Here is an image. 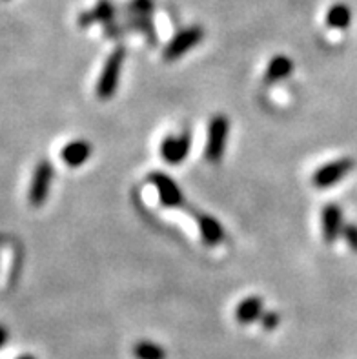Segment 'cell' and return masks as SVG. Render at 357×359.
I'll return each instance as SVG.
<instances>
[{"instance_id": "10", "label": "cell", "mask_w": 357, "mask_h": 359, "mask_svg": "<svg viewBox=\"0 0 357 359\" xmlns=\"http://www.w3.org/2000/svg\"><path fill=\"white\" fill-rule=\"evenodd\" d=\"M93 154V146L86 139H73L68 144L62 146L60 150V161L69 168H79L82 164H86Z\"/></svg>"}, {"instance_id": "9", "label": "cell", "mask_w": 357, "mask_h": 359, "mask_svg": "<svg viewBox=\"0 0 357 359\" xmlns=\"http://www.w3.org/2000/svg\"><path fill=\"white\" fill-rule=\"evenodd\" d=\"M119 15L117 6L112 0H99L95 8L88 9L84 13L79 15L77 22L81 27H90L91 24H112Z\"/></svg>"}, {"instance_id": "18", "label": "cell", "mask_w": 357, "mask_h": 359, "mask_svg": "<svg viewBox=\"0 0 357 359\" xmlns=\"http://www.w3.org/2000/svg\"><path fill=\"white\" fill-rule=\"evenodd\" d=\"M259 321H261V325H262V328H267V330H271V328H276L277 325H279V321H281V318H279V314H277V312H264V314L261 316V319H259Z\"/></svg>"}, {"instance_id": "2", "label": "cell", "mask_w": 357, "mask_h": 359, "mask_svg": "<svg viewBox=\"0 0 357 359\" xmlns=\"http://www.w3.org/2000/svg\"><path fill=\"white\" fill-rule=\"evenodd\" d=\"M228 139H230V118L224 114L213 115L208 123L204 157L210 164H219L227 154Z\"/></svg>"}, {"instance_id": "6", "label": "cell", "mask_w": 357, "mask_h": 359, "mask_svg": "<svg viewBox=\"0 0 357 359\" xmlns=\"http://www.w3.org/2000/svg\"><path fill=\"white\" fill-rule=\"evenodd\" d=\"M353 166H356V163H353L352 157H341V159L325 163L314 172V187L319 188V190H328V188L335 187L337 182L349 177V173L352 172Z\"/></svg>"}, {"instance_id": "5", "label": "cell", "mask_w": 357, "mask_h": 359, "mask_svg": "<svg viewBox=\"0 0 357 359\" xmlns=\"http://www.w3.org/2000/svg\"><path fill=\"white\" fill-rule=\"evenodd\" d=\"M148 181L157 190L161 206H164V208H182L186 205L184 191L177 184V181L172 175H168V173L161 172V170H155V172H149Z\"/></svg>"}, {"instance_id": "16", "label": "cell", "mask_w": 357, "mask_h": 359, "mask_svg": "<svg viewBox=\"0 0 357 359\" xmlns=\"http://www.w3.org/2000/svg\"><path fill=\"white\" fill-rule=\"evenodd\" d=\"M155 8L154 0H130L124 6L126 17H151Z\"/></svg>"}, {"instance_id": "1", "label": "cell", "mask_w": 357, "mask_h": 359, "mask_svg": "<svg viewBox=\"0 0 357 359\" xmlns=\"http://www.w3.org/2000/svg\"><path fill=\"white\" fill-rule=\"evenodd\" d=\"M124 60H126V48L124 46H117L108 55V59L105 60V66L100 69L95 86V93L100 100H109L115 95V91L119 88V81H121Z\"/></svg>"}, {"instance_id": "4", "label": "cell", "mask_w": 357, "mask_h": 359, "mask_svg": "<svg viewBox=\"0 0 357 359\" xmlns=\"http://www.w3.org/2000/svg\"><path fill=\"white\" fill-rule=\"evenodd\" d=\"M55 168L50 161H39L33 170L32 182H29V190H27V201L33 208H41L50 196L51 184H53Z\"/></svg>"}, {"instance_id": "17", "label": "cell", "mask_w": 357, "mask_h": 359, "mask_svg": "<svg viewBox=\"0 0 357 359\" xmlns=\"http://www.w3.org/2000/svg\"><path fill=\"white\" fill-rule=\"evenodd\" d=\"M341 237H343L344 243L349 245L350 250L357 252V224L356 223H344Z\"/></svg>"}, {"instance_id": "14", "label": "cell", "mask_w": 357, "mask_h": 359, "mask_svg": "<svg viewBox=\"0 0 357 359\" xmlns=\"http://www.w3.org/2000/svg\"><path fill=\"white\" fill-rule=\"evenodd\" d=\"M131 354L135 359H168L166 348L155 341H148V339L137 341L131 346Z\"/></svg>"}, {"instance_id": "19", "label": "cell", "mask_w": 357, "mask_h": 359, "mask_svg": "<svg viewBox=\"0 0 357 359\" xmlns=\"http://www.w3.org/2000/svg\"><path fill=\"white\" fill-rule=\"evenodd\" d=\"M8 339H9L8 328L2 327V325H0V348H2V346H4L6 343H8Z\"/></svg>"}, {"instance_id": "12", "label": "cell", "mask_w": 357, "mask_h": 359, "mask_svg": "<svg viewBox=\"0 0 357 359\" xmlns=\"http://www.w3.org/2000/svg\"><path fill=\"white\" fill-rule=\"evenodd\" d=\"M264 314V301L259 296H248L239 301V305L236 306V321L241 325H252L261 319Z\"/></svg>"}, {"instance_id": "8", "label": "cell", "mask_w": 357, "mask_h": 359, "mask_svg": "<svg viewBox=\"0 0 357 359\" xmlns=\"http://www.w3.org/2000/svg\"><path fill=\"white\" fill-rule=\"evenodd\" d=\"M344 226V212L339 205L330 203L321 210V233L323 241L332 245L341 237Z\"/></svg>"}, {"instance_id": "11", "label": "cell", "mask_w": 357, "mask_h": 359, "mask_svg": "<svg viewBox=\"0 0 357 359\" xmlns=\"http://www.w3.org/2000/svg\"><path fill=\"white\" fill-rule=\"evenodd\" d=\"M195 221H197V226H199L201 239H203V243L206 246H217L227 239L224 228H222V224L213 215L197 212L195 214Z\"/></svg>"}, {"instance_id": "7", "label": "cell", "mask_w": 357, "mask_h": 359, "mask_svg": "<svg viewBox=\"0 0 357 359\" xmlns=\"http://www.w3.org/2000/svg\"><path fill=\"white\" fill-rule=\"evenodd\" d=\"M191 150V133L190 132H179L166 135L159 146V154L161 159L166 164L172 166H179L186 161V157L190 155Z\"/></svg>"}, {"instance_id": "13", "label": "cell", "mask_w": 357, "mask_h": 359, "mask_svg": "<svg viewBox=\"0 0 357 359\" xmlns=\"http://www.w3.org/2000/svg\"><path fill=\"white\" fill-rule=\"evenodd\" d=\"M294 73V60L290 59L288 55H276L271 57V60L268 62L267 72H264V84H276V82L286 81Z\"/></svg>"}, {"instance_id": "20", "label": "cell", "mask_w": 357, "mask_h": 359, "mask_svg": "<svg viewBox=\"0 0 357 359\" xmlns=\"http://www.w3.org/2000/svg\"><path fill=\"white\" fill-rule=\"evenodd\" d=\"M17 359H36L35 355H29V354H24V355H20V358H17Z\"/></svg>"}, {"instance_id": "15", "label": "cell", "mask_w": 357, "mask_h": 359, "mask_svg": "<svg viewBox=\"0 0 357 359\" xmlns=\"http://www.w3.org/2000/svg\"><path fill=\"white\" fill-rule=\"evenodd\" d=\"M352 22V9L346 4H334L326 13V24L332 29H346Z\"/></svg>"}, {"instance_id": "3", "label": "cell", "mask_w": 357, "mask_h": 359, "mask_svg": "<svg viewBox=\"0 0 357 359\" xmlns=\"http://www.w3.org/2000/svg\"><path fill=\"white\" fill-rule=\"evenodd\" d=\"M204 39V27L199 24H194V26H188L181 32H177L175 35L170 39V42L166 44L163 51V59L166 62H175L181 57H184L188 51H191L194 48L203 42Z\"/></svg>"}]
</instances>
